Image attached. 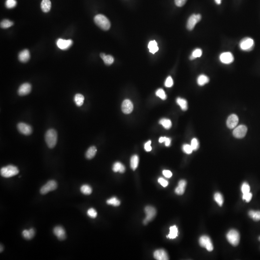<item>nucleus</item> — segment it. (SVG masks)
<instances>
[{
  "instance_id": "f257e3e1",
  "label": "nucleus",
  "mask_w": 260,
  "mask_h": 260,
  "mask_svg": "<svg viewBox=\"0 0 260 260\" xmlns=\"http://www.w3.org/2000/svg\"><path fill=\"white\" fill-rule=\"evenodd\" d=\"M45 140L49 148H52L55 147L58 140V134L56 131L54 129L48 130L45 135Z\"/></svg>"
},
{
  "instance_id": "f03ea898",
  "label": "nucleus",
  "mask_w": 260,
  "mask_h": 260,
  "mask_svg": "<svg viewBox=\"0 0 260 260\" xmlns=\"http://www.w3.org/2000/svg\"><path fill=\"white\" fill-rule=\"evenodd\" d=\"M94 21L100 28L104 31H108L110 28L111 24L108 19L103 15L99 14L95 15Z\"/></svg>"
},
{
  "instance_id": "7ed1b4c3",
  "label": "nucleus",
  "mask_w": 260,
  "mask_h": 260,
  "mask_svg": "<svg viewBox=\"0 0 260 260\" xmlns=\"http://www.w3.org/2000/svg\"><path fill=\"white\" fill-rule=\"evenodd\" d=\"M1 175L5 178H10L16 175L19 173V170L17 167L14 165H9L7 166L2 168Z\"/></svg>"
},
{
  "instance_id": "20e7f679",
  "label": "nucleus",
  "mask_w": 260,
  "mask_h": 260,
  "mask_svg": "<svg viewBox=\"0 0 260 260\" xmlns=\"http://www.w3.org/2000/svg\"><path fill=\"white\" fill-rule=\"evenodd\" d=\"M226 238L229 242L234 246L238 245L240 241V235L236 230H230L226 235Z\"/></svg>"
},
{
  "instance_id": "39448f33",
  "label": "nucleus",
  "mask_w": 260,
  "mask_h": 260,
  "mask_svg": "<svg viewBox=\"0 0 260 260\" xmlns=\"http://www.w3.org/2000/svg\"><path fill=\"white\" fill-rule=\"evenodd\" d=\"M239 47L242 50L247 52L251 51L254 48V40L251 38H244L240 41Z\"/></svg>"
},
{
  "instance_id": "423d86ee",
  "label": "nucleus",
  "mask_w": 260,
  "mask_h": 260,
  "mask_svg": "<svg viewBox=\"0 0 260 260\" xmlns=\"http://www.w3.org/2000/svg\"><path fill=\"white\" fill-rule=\"evenodd\" d=\"M58 184L55 180L49 181L46 184L42 187L40 192L42 195L46 194L48 192L54 191L57 188Z\"/></svg>"
},
{
  "instance_id": "0eeeda50",
  "label": "nucleus",
  "mask_w": 260,
  "mask_h": 260,
  "mask_svg": "<svg viewBox=\"0 0 260 260\" xmlns=\"http://www.w3.org/2000/svg\"><path fill=\"white\" fill-rule=\"evenodd\" d=\"M199 244L202 247L205 248L208 252H212L213 250L212 242L208 236L203 235L200 237L199 240Z\"/></svg>"
},
{
  "instance_id": "6e6552de",
  "label": "nucleus",
  "mask_w": 260,
  "mask_h": 260,
  "mask_svg": "<svg viewBox=\"0 0 260 260\" xmlns=\"http://www.w3.org/2000/svg\"><path fill=\"white\" fill-rule=\"evenodd\" d=\"M146 217L144 221V224L147 225L148 222L152 220L156 215V210L153 207L148 206L145 208Z\"/></svg>"
},
{
  "instance_id": "1a4fd4ad",
  "label": "nucleus",
  "mask_w": 260,
  "mask_h": 260,
  "mask_svg": "<svg viewBox=\"0 0 260 260\" xmlns=\"http://www.w3.org/2000/svg\"><path fill=\"white\" fill-rule=\"evenodd\" d=\"M202 19V15L200 14H193L191 15L188 19L186 27L189 31H192L198 22Z\"/></svg>"
},
{
  "instance_id": "9d476101",
  "label": "nucleus",
  "mask_w": 260,
  "mask_h": 260,
  "mask_svg": "<svg viewBox=\"0 0 260 260\" xmlns=\"http://www.w3.org/2000/svg\"><path fill=\"white\" fill-rule=\"evenodd\" d=\"M247 127L244 125H240L235 127L233 132L234 136L237 138H242L247 132Z\"/></svg>"
},
{
  "instance_id": "9b49d317",
  "label": "nucleus",
  "mask_w": 260,
  "mask_h": 260,
  "mask_svg": "<svg viewBox=\"0 0 260 260\" xmlns=\"http://www.w3.org/2000/svg\"><path fill=\"white\" fill-rule=\"evenodd\" d=\"M17 127L19 132L26 135H31L32 132V127L23 122L19 123L18 124Z\"/></svg>"
},
{
  "instance_id": "f8f14e48",
  "label": "nucleus",
  "mask_w": 260,
  "mask_h": 260,
  "mask_svg": "<svg viewBox=\"0 0 260 260\" xmlns=\"http://www.w3.org/2000/svg\"><path fill=\"white\" fill-rule=\"evenodd\" d=\"M73 44L72 40H64V39H59L56 42V45L61 50L68 49L72 46Z\"/></svg>"
},
{
  "instance_id": "ddd939ff",
  "label": "nucleus",
  "mask_w": 260,
  "mask_h": 260,
  "mask_svg": "<svg viewBox=\"0 0 260 260\" xmlns=\"http://www.w3.org/2000/svg\"><path fill=\"white\" fill-rule=\"evenodd\" d=\"M54 235L59 240H63L66 239V233L63 227L61 226H57L53 230Z\"/></svg>"
},
{
  "instance_id": "4468645a",
  "label": "nucleus",
  "mask_w": 260,
  "mask_h": 260,
  "mask_svg": "<svg viewBox=\"0 0 260 260\" xmlns=\"http://www.w3.org/2000/svg\"><path fill=\"white\" fill-rule=\"evenodd\" d=\"M134 109V105L132 102L130 100L126 99L123 101L122 104V111L126 114H129L132 112Z\"/></svg>"
},
{
  "instance_id": "2eb2a0df",
  "label": "nucleus",
  "mask_w": 260,
  "mask_h": 260,
  "mask_svg": "<svg viewBox=\"0 0 260 260\" xmlns=\"http://www.w3.org/2000/svg\"><path fill=\"white\" fill-rule=\"evenodd\" d=\"M32 90V85L28 83H24L21 85L18 90V94L20 96H24L31 93Z\"/></svg>"
},
{
  "instance_id": "dca6fc26",
  "label": "nucleus",
  "mask_w": 260,
  "mask_h": 260,
  "mask_svg": "<svg viewBox=\"0 0 260 260\" xmlns=\"http://www.w3.org/2000/svg\"><path fill=\"white\" fill-rule=\"evenodd\" d=\"M238 118L235 114H232L230 115L227 118L226 124L229 129H233L235 128L238 122Z\"/></svg>"
},
{
  "instance_id": "f3484780",
  "label": "nucleus",
  "mask_w": 260,
  "mask_h": 260,
  "mask_svg": "<svg viewBox=\"0 0 260 260\" xmlns=\"http://www.w3.org/2000/svg\"><path fill=\"white\" fill-rule=\"evenodd\" d=\"M220 59L223 63L229 64L233 62L234 58L231 53L225 52L221 55L220 56Z\"/></svg>"
},
{
  "instance_id": "a211bd4d",
  "label": "nucleus",
  "mask_w": 260,
  "mask_h": 260,
  "mask_svg": "<svg viewBox=\"0 0 260 260\" xmlns=\"http://www.w3.org/2000/svg\"><path fill=\"white\" fill-rule=\"evenodd\" d=\"M154 257L157 260H168L169 259L167 252L163 249L156 250L154 252Z\"/></svg>"
},
{
  "instance_id": "6ab92c4d",
  "label": "nucleus",
  "mask_w": 260,
  "mask_h": 260,
  "mask_svg": "<svg viewBox=\"0 0 260 260\" xmlns=\"http://www.w3.org/2000/svg\"><path fill=\"white\" fill-rule=\"evenodd\" d=\"M186 185V181L181 180L178 183V186L175 189V192L178 195H182L185 191Z\"/></svg>"
},
{
  "instance_id": "aec40b11",
  "label": "nucleus",
  "mask_w": 260,
  "mask_h": 260,
  "mask_svg": "<svg viewBox=\"0 0 260 260\" xmlns=\"http://www.w3.org/2000/svg\"><path fill=\"white\" fill-rule=\"evenodd\" d=\"M19 60L23 63L28 62L30 59V53L28 50L25 49L22 51L18 55Z\"/></svg>"
},
{
  "instance_id": "412c9836",
  "label": "nucleus",
  "mask_w": 260,
  "mask_h": 260,
  "mask_svg": "<svg viewBox=\"0 0 260 260\" xmlns=\"http://www.w3.org/2000/svg\"><path fill=\"white\" fill-rule=\"evenodd\" d=\"M22 234L25 239L30 240L34 237L35 234V230L33 228H31L29 230H24Z\"/></svg>"
},
{
  "instance_id": "4be33fe9",
  "label": "nucleus",
  "mask_w": 260,
  "mask_h": 260,
  "mask_svg": "<svg viewBox=\"0 0 260 260\" xmlns=\"http://www.w3.org/2000/svg\"><path fill=\"white\" fill-rule=\"evenodd\" d=\"M112 169L114 172H119L121 173H123L125 171V167L120 162H116L114 164Z\"/></svg>"
},
{
  "instance_id": "5701e85b",
  "label": "nucleus",
  "mask_w": 260,
  "mask_h": 260,
  "mask_svg": "<svg viewBox=\"0 0 260 260\" xmlns=\"http://www.w3.org/2000/svg\"><path fill=\"white\" fill-rule=\"evenodd\" d=\"M51 2L50 0H42L41 3V8L43 12L47 13L50 10Z\"/></svg>"
},
{
  "instance_id": "b1692460",
  "label": "nucleus",
  "mask_w": 260,
  "mask_h": 260,
  "mask_svg": "<svg viewBox=\"0 0 260 260\" xmlns=\"http://www.w3.org/2000/svg\"><path fill=\"white\" fill-rule=\"evenodd\" d=\"M100 57L103 60L104 62L105 65H110L113 63L114 59L113 57L110 55H106L104 53H101L100 54Z\"/></svg>"
},
{
  "instance_id": "393cba45",
  "label": "nucleus",
  "mask_w": 260,
  "mask_h": 260,
  "mask_svg": "<svg viewBox=\"0 0 260 260\" xmlns=\"http://www.w3.org/2000/svg\"><path fill=\"white\" fill-rule=\"evenodd\" d=\"M178 229L175 225L171 226L170 228V233L167 235V238L170 239H175L178 236Z\"/></svg>"
},
{
  "instance_id": "a878e982",
  "label": "nucleus",
  "mask_w": 260,
  "mask_h": 260,
  "mask_svg": "<svg viewBox=\"0 0 260 260\" xmlns=\"http://www.w3.org/2000/svg\"><path fill=\"white\" fill-rule=\"evenodd\" d=\"M96 152H97V149L95 146H92L89 148L86 153L85 156L86 158L89 159L93 158L95 156Z\"/></svg>"
},
{
  "instance_id": "bb28decb",
  "label": "nucleus",
  "mask_w": 260,
  "mask_h": 260,
  "mask_svg": "<svg viewBox=\"0 0 260 260\" xmlns=\"http://www.w3.org/2000/svg\"><path fill=\"white\" fill-rule=\"evenodd\" d=\"M139 161V157L137 155H134L131 158V162H130V165H131V167L132 170L135 171L138 167Z\"/></svg>"
},
{
  "instance_id": "cd10ccee",
  "label": "nucleus",
  "mask_w": 260,
  "mask_h": 260,
  "mask_svg": "<svg viewBox=\"0 0 260 260\" xmlns=\"http://www.w3.org/2000/svg\"><path fill=\"white\" fill-rule=\"evenodd\" d=\"M148 47L149 52L153 54H155L158 50V47L157 45V42L155 41H151L149 42Z\"/></svg>"
},
{
  "instance_id": "c85d7f7f",
  "label": "nucleus",
  "mask_w": 260,
  "mask_h": 260,
  "mask_svg": "<svg viewBox=\"0 0 260 260\" xmlns=\"http://www.w3.org/2000/svg\"><path fill=\"white\" fill-rule=\"evenodd\" d=\"M74 100L76 105L78 107H81L83 105L85 97L82 94H77L74 96Z\"/></svg>"
},
{
  "instance_id": "c756f323",
  "label": "nucleus",
  "mask_w": 260,
  "mask_h": 260,
  "mask_svg": "<svg viewBox=\"0 0 260 260\" xmlns=\"http://www.w3.org/2000/svg\"><path fill=\"white\" fill-rule=\"evenodd\" d=\"M208 82H209V78L207 76L203 74L199 75L197 79V82L198 85L200 86L204 85L205 84L208 83Z\"/></svg>"
},
{
  "instance_id": "7c9ffc66",
  "label": "nucleus",
  "mask_w": 260,
  "mask_h": 260,
  "mask_svg": "<svg viewBox=\"0 0 260 260\" xmlns=\"http://www.w3.org/2000/svg\"><path fill=\"white\" fill-rule=\"evenodd\" d=\"M176 102L182 110L185 111L188 109V102L186 100L181 98H177L176 99Z\"/></svg>"
},
{
  "instance_id": "2f4dec72",
  "label": "nucleus",
  "mask_w": 260,
  "mask_h": 260,
  "mask_svg": "<svg viewBox=\"0 0 260 260\" xmlns=\"http://www.w3.org/2000/svg\"><path fill=\"white\" fill-rule=\"evenodd\" d=\"M250 217L255 221L260 220V211H255L252 210L248 212Z\"/></svg>"
},
{
  "instance_id": "473e14b6",
  "label": "nucleus",
  "mask_w": 260,
  "mask_h": 260,
  "mask_svg": "<svg viewBox=\"0 0 260 260\" xmlns=\"http://www.w3.org/2000/svg\"><path fill=\"white\" fill-rule=\"evenodd\" d=\"M81 192L83 194L86 195H90L92 192V188L90 185H84L81 186Z\"/></svg>"
},
{
  "instance_id": "72a5a7b5",
  "label": "nucleus",
  "mask_w": 260,
  "mask_h": 260,
  "mask_svg": "<svg viewBox=\"0 0 260 260\" xmlns=\"http://www.w3.org/2000/svg\"><path fill=\"white\" fill-rule=\"evenodd\" d=\"M214 199L219 206H222L223 205L224 203V198L222 195L219 192L216 193L214 195Z\"/></svg>"
},
{
  "instance_id": "f704fd0d",
  "label": "nucleus",
  "mask_w": 260,
  "mask_h": 260,
  "mask_svg": "<svg viewBox=\"0 0 260 260\" xmlns=\"http://www.w3.org/2000/svg\"><path fill=\"white\" fill-rule=\"evenodd\" d=\"M159 123L163 126L166 129H169L172 125L171 120L167 118H162L159 121Z\"/></svg>"
},
{
  "instance_id": "c9c22d12",
  "label": "nucleus",
  "mask_w": 260,
  "mask_h": 260,
  "mask_svg": "<svg viewBox=\"0 0 260 260\" xmlns=\"http://www.w3.org/2000/svg\"><path fill=\"white\" fill-rule=\"evenodd\" d=\"M202 50L199 48L196 49L192 53V55L190 57V59L193 60L196 58H200V56H202Z\"/></svg>"
},
{
  "instance_id": "e433bc0d",
  "label": "nucleus",
  "mask_w": 260,
  "mask_h": 260,
  "mask_svg": "<svg viewBox=\"0 0 260 260\" xmlns=\"http://www.w3.org/2000/svg\"><path fill=\"white\" fill-rule=\"evenodd\" d=\"M107 203L108 205H112L114 206H118L120 205V200H118L115 197H113L107 201Z\"/></svg>"
},
{
  "instance_id": "4c0bfd02",
  "label": "nucleus",
  "mask_w": 260,
  "mask_h": 260,
  "mask_svg": "<svg viewBox=\"0 0 260 260\" xmlns=\"http://www.w3.org/2000/svg\"><path fill=\"white\" fill-rule=\"evenodd\" d=\"M14 23L8 19H5L1 22V27L2 28H7L13 26Z\"/></svg>"
},
{
  "instance_id": "58836bf2",
  "label": "nucleus",
  "mask_w": 260,
  "mask_h": 260,
  "mask_svg": "<svg viewBox=\"0 0 260 260\" xmlns=\"http://www.w3.org/2000/svg\"><path fill=\"white\" fill-rule=\"evenodd\" d=\"M17 2L15 0H6L5 6L7 8H13L17 5Z\"/></svg>"
},
{
  "instance_id": "ea45409f",
  "label": "nucleus",
  "mask_w": 260,
  "mask_h": 260,
  "mask_svg": "<svg viewBox=\"0 0 260 260\" xmlns=\"http://www.w3.org/2000/svg\"><path fill=\"white\" fill-rule=\"evenodd\" d=\"M156 95L161 98L162 99L165 100L166 99V95L165 94V92L163 89H159L156 91Z\"/></svg>"
},
{
  "instance_id": "a19ab883",
  "label": "nucleus",
  "mask_w": 260,
  "mask_h": 260,
  "mask_svg": "<svg viewBox=\"0 0 260 260\" xmlns=\"http://www.w3.org/2000/svg\"><path fill=\"white\" fill-rule=\"evenodd\" d=\"M250 190H251V188L247 183H244L242 184V191L243 194L250 192Z\"/></svg>"
},
{
  "instance_id": "79ce46f5",
  "label": "nucleus",
  "mask_w": 260,
  "mask_h": 260,
  "mask_svg": "<svg viewBox=\"0 0 260 260\" xmlns=\"http://www.w3.org/2000/svg\"><path fill=\"white\" fill-rule=\"evenodd\" d=\"M183 150L184 152L188 154H190L193 151L191 145L188 144H185L183 145Z\"/></svg>"
},
{
  "instance_id": "37998d69",
  "label": "nucleus",
  "mask_w": 260,
  "mask_h": 260,
  "mask_svg": "<svg viewBox=\"0 0 260 260\" xmlns=\"http://www.w3.org/2000/svg\"><path fill=\"white\" fill-rule=\"evenodd\" d=\"M193 150H197L199 148V143L197 139L193 138L191 141V145Z\"/></svg>"
},
{
  "instance_id": "c03bdc74",
  "label": "nucleus",
  "mask_w": 260,
  "mask_h": 260,
  "mask_svg": "<svg viewBox=\"0 0 260 260\" xmlns=\"http://www.w3.org/2000/svg\"><path fill=\"white\" fill-rule=\"evenodd\" d=\"M87 215L91 218H95L97 216V213L94 208H90L87 211Z\"/></svg>"
},
{
  "instance_id": "a18cd8bd",
  "label": "nucleus",
  "mask_w": 260,
  "mask_h": 260,
  "mask_svg": "<svg viewBox=\"0 0 260 260\" xmlns=\"http://www.w3.org/2000/svg\"><path fill=\"white\" fill-rule=\"evenodd\" d=\"M252 194L251 193V192H248L247 193L243 194V199L245 200L247 202H250L252 199Z\"/></svg>"
},
{
  "instance_id": "49530a36",
  "label": "nucleus",
  "mask_w": 260,
  "mask_h": 260,
  "mask_svg": "<svg viewBox=\"0 0 260 260\" xmlns=\"http://www.w3.org/2000/svg\"><path fill=\"white\" fill-rule=\"evenodd\" d=\"M173 85V82L171 77H168L165 81V85L167 87H171Z\"/></svg>"
},
{
  "instance_id": "de8ad7c7",
  "label": "nucleus",
  "mask_w": 260,
  "mask_h": 260,
  "mask_svg": "<svg viewBox=\"0 0 260 260\" xmlns=\"http://www.w3.org/2000/svg\"><path fill=\"white\" fill-rule=\"evenodd\" d=\"M187 0H175V4L178 7H182L185 5Z\"/></svg>"
},
{
  "instance_id": "09e8293b",
  "label": "nucleus",
  "mask_w": 260,
  "mask_h": 260,
  "mask_svg": "<svg viewBox=\"0 0 260 260\" xmlns=\"http://www.w3.org/2000/svg\"><path fill=\"white\" fill-rule=\"evenodd\" d=\"M158 182L159 184H161L162 186L164 187V188L166 187L168 185V184H169V183H168L167 181L164 179V178H159L158 179Z\"/></svg>"
},
{
  "instance_id": "8fccbe9b",
  "label": "nucleus",
  "mask_w": 260,
  "mask_h": 260,
  "mask_svg": "<svg viewBox=\"0 0 260 260\" xmlns=\"http://www.w3.org/2000/svg\"><path fill=\"white\" fill-rule=\"evenodd\" d=\"M151 144V141H148V142H147V143H145V144L144 146L145 149V151H147V152H149V151H150L152 150Z\"/></svg>"
},
{
  "instance_id": "3c124183",
  "label": "nucleus",
  "mask_w": 260,
  "mask_h": 260,
  "mask_svg": "<svg viewBox=\"0 0 260 260\" xmlns=\"http://www.w3.org/2000/svg\"><path fill=\"white\" fill-rule=\"evenodd\" d=\"M162 173H163V175L166 178H171L172 175V172L169 170H164L163 171Z\"/></svg>"
},
{
  "instance_id": "603ef678",
  "label": "nucleus",
  "mask_w": 260,
  "mask_h": 260,
  "mask_svg": "<svg viewBox=\"0 0 260 260\" xmlns=\"http://www.w3.org/2000/svg\"><path fill=\"white\" fill-rule=\"evenodd\" d=\"M171 139L166 137L165 141V145H166V147H169V146H170V144H171Z\"/></svg>"
},
{
  "instance_id": "864d4df0",
  "label": "nucleus",
  "mask_w": 260,
  "mask_h": 260,
  "mask_svg": "<svg viewBox=\"0 0 260 260\" xmlns=\"http://www.w3.org/2000/svg\"><path fill=\"white\" fill-rule=\"evenodd\" d=\"M166 137H161L159 138V142L160 143H163L165 142V139H166Z\"/></svg>"
},
{
  "instance_id": "5fc2aeb1",
  "label": "nucleus",
  "mask_w": 260,
  "mask_h": 260,
  "mask_svg": "<svg viewBox=\"0 0 260 260\" xmlns=\"http://www.w3.org/2000/svg\"><path fill=\"white\" fill-rule=\"evenodd\" d=\"M221 1L222 0H215V2L217 5H220L221 3Z\"/></svg>"
},
{
  "instance_id": "6e6d98bb",
  "label": "nucleus",
  "mask_w": 260,
  "mask_h": 260,
  "mask_svg": "<svg viewBox=\"0 0 260 260\" xmlns=\"http://www.w3.org/2000/svg\"><path fill=\"white\" fill-rule=\"evenodd\" d=\"M0 251H1V252H2L3 251V246H2V245H1V250H0Z\"/></svg>"
},
{
  "instance_id": "4d7b16f0",
  "label": "nucleus",
  "mask_w": 260,
  "mask_h": 260,
  "mask_svg": "<svg viewBox=\"0 0 260 260\" xmlns=\"http://www.w3.org/2000/svg\"><path fill=\"white\" fill-rule=\"evenodd\" d=\"M259 240H260V237H259Z\"/></svg>"
}]
</instances>
